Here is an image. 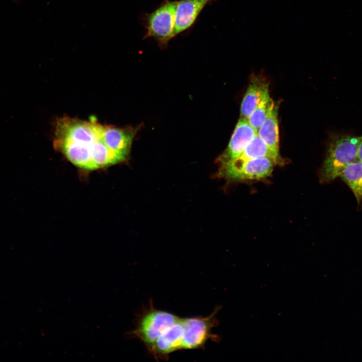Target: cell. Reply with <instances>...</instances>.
I'll return each instance as SVG.
<instances>
[{"label": "cell", "instance_id": "obj_1", "mask_svg": "<svg viewBox=\"0 0 362 362\" xmlns=\"http://www.w3.org/2000/svg\"><path fill=\"white\" fill-rule=\"evenodd\" d=\"M135 134L133 129L65 117L56 122L54 144L73 164L93 170L126 160Z\"/></svg>", "mask_w": 362, "mask_h": 362}, {"label": "cell", "instance_id": "obj_2", "mask_svg": "<svg viewBox=\"0 0 362 362\" xmlns=\"http://www.w3.org/2000/svg\"><path fill=\"white\" fill-rule=\"evenodd\" d=\"M359 137L337 135L332 137L320 172L321 181L328 182L339 177L343 169L357 160Z\"/></svg>", "mask_w": 362, "mask_h": 362}, {"label": "cell", "instance_id": "obj_3", "mask_svg": "<svg viewBox=\"0 0 362 362\" xmlns=\"http://www.w3.org/2000/svg\"><path fill=\"white\" fill-rule=\"evenodd\" d=\"M180 317L152 306L137 317L135 328L127 334L129 338H136L149 349L161 334L177 322Z\"/></svg>", "mask_w": 362, "mask_h": 362}, {"label": "cell", "instance_id": "obj_4", "mask_svg": "<svg viewBox=\"0 0 362 362\" xmlns=\"http://www.w3.org/2000/svg\"><path fill=\"white\" fill-rule=\"evenodd\" d=\"M177 2L166 1L147 16L145 38L152 37L161 46L168 44L173 37Z\"/></svg>", "mask_w": 362, "mask_h": 362}, {"label": "cell", "instance_id": "obj_5", "mask_svg": "<svg viewBox=\"0 0 362 362\" xmlns=\"http://www.w3.org/2000/svg\"><path fill=\"white\" fill-rule=\"evenodd\" d=\"M219 309L207 317L197 316L184 318V335L182 349L202 348L210 339L217 340L218 336L213 334L212 329L217 326L216 317Z\"/></svg>", "mask_w": 362, "mask_h": 362}, {"label": "cell", "instance_id": "obj_6", "mask_svg": "<svg viewBox=\"0 0 362 362\" xmlns=\"http://www.w3.org/2000/svg\"><path fill=\"white\" fill-rule=\"evenodd\" d=\"M275 164L276 162L270 158L258 157L237 165L220 167L218 175L232 182L260 180L270 175Z\"/></svg>", "mask_w": 362, "mask_h": 362}, {"label": "cell", "instance_id": "obj_7", "mask_svg": "<svg viewBox=\"0 0 362 362\" xmlns=\"http://www.w3.org/2000/svg\"><path fill=\"white\" fill-rule=\"evenodd\" d=\"M257 134V131L245 119L237 123L229 144L218 159L220 165L240 156Z\"/></svg>", "mask_w": 362, "mask_h": 362}, {"label": "cell", "instance_id": "obj_8", "mask_svg": "<svg viewBox=\"0 0 362 362\" xmlns=\"http://www.w3.org/2000/svg\"><path fill=\"white\" fill-rule=\"evenodd\" d=\"M183 318L165 330L148 350L156 359L168 358L172 352L182 350Z\"/></svg>", "mask_w": 362, "mask_h": 362}, {"label": "cell", "instance_id": "obj_9", "mask_svg": "<svg viewBox=\"0 0 362 362\" xmlns=\"http://www.w3.org/2000/svg\"><path fill=\"white\" fill-rule=\"evenodd\" d=\"M211 0H181L177 2L173 37L190 28L204 7Z\"/></svg>", "mask_w": 362, "mask_h": 362}, {"label": "cell", "instance_id": "obj_10", "mask_svg": "<svg viewBox=\"0 0 362 362\" xmlns=\"http://www.w3.org/2000/svg\"><path fill=\"white\" fill-rule=\"evenodd\" d=\"M278 108V104L272 100L266 118L257 134L272 151L279 154Z\"/></svg>", "mask_w": 362, "mask_h": 362}, {"label": "cell", "instance_id": "obj_11", "mask_svg": "<svg viewBox=\"0 0 362 362\" xmlns=\"http://www.w3.org/2000/svg\"><path fill=\"white\" fill-rule=\"evenodd\" d=\"M268 93V84L266 82L257 76H253L241 104L240 119L247 120Z\"/></svg>", "mask_w": 362, "mask_h": 362}, {"label": "cell", "instance_id": "obj_12", "mask_svg": "<svg viewBox=\"0 0 362 362\" xmlns=\"http://www.w3.org/2000/svg\"><path fill=\"white\" fill-rule=\"evenodd\" d=\"M262 157L274 159L277 164H282L283 162L280 154L272 151L256 134L240 156L226 163L221 164L220 166L237 165L247 160Z\"/></svg>", "mask_w": 362, "mask_h": 362}, {"label": "cell", "instance_id": "obj_13", "mask_svg": "<svg viewBox=\"0 0 362 362\" xmlns=\"http://www.w3.org/2000/svg\"><path fill=\"white\" fill-rule=\"evenodd\" d=\"M339 177L350 188L357 200H362V161L357 159L347 165Z\"/></svg>", "mask_w": 362, "mask_h": 362}, {"label": "cell", "instance_id": "obj_14", "mask_svg": "<svg viewBox=\"0 0 362 362\" xmlns=\"http://www.w3.org/2000/svg\"><path fill=\"white\" fill-rule=\"evenodd\" d=\"M272 100L273 99L269 97V93H267L247 118L248 123L256 131L265 119Z\"/></svg>", "mask_w": 362, "mask_h": 362}, {"label": "cell", "instance_id": "obj_15", "mask_svg": "<svg viewBox=\"0 0 362 362\" xmlns=\"http://www.w3.org/2000/svg\"><path fill=\"white\" fill-rule=\"evenodd\" d=\"M357 159L362 161V136L359 137L357 147Z\"/></svg>", "mask_w": 362, "mask_h": 362}]
</instances>
